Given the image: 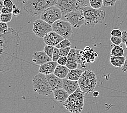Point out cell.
<instances>
[{
	"label": "cell",
	"instance_id": "6da1fadb",
	"mask_svg": "<svg viewBox=\"0 0 127 113\" xmlns=\"http://www.w3.org/2000/svg\"><path fill=\"white\" fill-rule=\"evenodd\" d=\"M18 32L9 27L7 33H0V72L9 70L18 58L20 44Z\"/></svg>",
	"mask_w": 127,
	"mask_h": 113
},
{
	"label": "cell",
	"instance_id": "7a4b0ae2",
	"mask_svg": "<svg viewBox=\"0 0 127 113\" xmlns=\"http://www.w3.org/2000/svg\"><path fill=\"white\" fill-rule=\"evenodd\" d=\"M58 0H27L23 2L24 10L32 16H37L46 9L56 5Z\"/></svg>",
	"mask_w": 127,
	"mask_h": 113
},
{
	"label": "cell",
	"instance_id": "3957f363",
	"mask_svg": "<svg viewBox=\"0 0 127 113\" xmlns=\"http://www.w3.org/2000/svg\"><path fill=\"white\" fill-rule=\"evenodd\" d=\"M85 95L79 87L73 93L69 95L67 99L63 103V105L69 112L79 113L83 110Z\"/></svg>",
	"mask_w": 127,
	"mask_h": 113
},
{
	"label": "cell",
	"instance_id": "277c9868",
	"mask_svg": "<svg viewBox=\"0 0 127 113\" xmlns=\"http://www.w3.org/2000/svg\"><path fill=\"white\" fill-rule=\"evenodd\" d=\"M85 22L89 27H94L96 25L102 24L104 21L106 13L101 9H94L90 6L83 8Z\"/></svg>",
	"mask_w": 127,
	"mask_h": 113
},
{
	"label": "cell",
	"instance_id": "5b68a950",
	"mask_svg": "<svg viewBox=\"0 0 127 113\" xmlns=\"http://www.w3.org/2000/svg\"><path fill=\"white\" fill-rule=\"evenodd\" d=\"M79 88L85 95L94 91L97 84L96 75L91 70L83 71L81 77L78 80Z\"/></svg>",
	"mask_w": 127,
	"mask_h": 113
},
{
	"label": "cell",
	"instance_id": "8992f818",
	"mask_svg": "<svg viewBox=\"0 0 127 113\" xmlns=\"http://www.w3.org/2000/svg\"><path fill=\"white\" fill-rule=\"evenodd\" d=\"M32 82L34 91L40 95L46 96L53 92L44 74L39 72L33 77Z\"/></svg>",
	"mask_w": 127,
	"mask_h": 113
},
{
	"label": "cell",
	"instance_id": "52a82bcc",
	"mask_svg": "<svg viewBox=\"0 0 127 113\" xmlns=\"http://www.w3.org/2000/svg\"><path fill=\"white\" fill-rule=\"evenodd\" d=\"M53 31L59 34L65 39H68L73 33L72 25L68 21L58 20L52 25Z\"/></svg>",
	"mask_w": 127,
	"mask_h": 113
},
{
	"label": "cell",
	"instance_id": "ba28073f",
	"mask_svg": "<svg viewBox=\"0 0 127 113\" xmlns=\"http://www.w3.org/2000/svg\"><path fill=\"white\" fill-rule=\"evenodd\" d=\"M68 22L70 23L72 27L78 29L85 24V20L82 8L71 11L64 16Z\"/></svg>",
	"mask_w": 127,
	"mask_h": 113
},
{
	"label": "cell",
	"instance_id": "9c48e42d",
	"mask_svg": "<svg viewBox=\"0 0 127 113\" xmlns=\"http://www.w3.org/2000/svg\"><path fill=\"white\" fill-rule=\"evenodd\" d=\"M62 16V11L56 5L46 9L40 15L41 19L45 20L50 25H52L54 22L61 19Z\"/></svg>",
	"mask_w": 127,
	"mask_h": 113
},
{
	"label": "cell",
	"instance_id": "30bf717a",
	"mask_svg": "<svg viewBox=\"0 0 127 113\" xmlns=\"http://www.w3.org/2000/svg\"><path fill=\"white\" fill-rule=\"evenodd\" d=\"M52 31H53L52 25L41 19L36 20L33 23V32L39 38H43L46 34Z\"/></svg>",
	"mask_w": 127,
	"mask_h": 113
},
{
	"label": "cell",
	"instance_id": "8fae6325",
	"mask_svg": "<svg viewBox=\"0 0 127 113\" xmlns=\"http://www.w3.org/2000/svg\"><path fill=\"white\" fill-rule=\"evenodd\" d=\"M56 6L60 9L64 16L71 11L82 8L77 0H58Z\"/></svg>",
	"mask_w": 127,
	"mask_h": 113
},
{
	"label": "cell",
	"instance_id": "7c38bea8",
	"mask_svg": "<svg viewBox=\"0 0 127 113\" xmlns=\"http://www.w3.org/2000/svg\"><path fill=\"white\" fill-rule=\"evenodd\" d=\"M64 39V38L53 31L49 32L43 38L44 41L46 45L54 46V47H56Z\"/></svg>",
	"mask_w": 127,
	"mask_h": 113
},
{
	"label": "cell",
	"instance_id": "4fadbf2b",
	"mask_svg": "<svg viewBox=\"0 0 127 113\" xmlns=\"http://www.w3.org/2000/svg\"><path fill=\"white\" fill-rule=\"evenodd\" d=\"M33 62L37 65H41L44 64L52 61V58L44 51H35L33 55Z\"/></svg>",
	"mask_w": 127,
	"mask_h": 113
},
{
	"label": "cell",
	"instance_id": "5bb4252c",
	"mask_svg": "<svg viewBox=\"0 0 127 113\" xmlns=\"http://www.w3.org/2000/svg\"><path fill=\"white\" fill-rule=\"evenodd\" d=\"M46 77L53 91L56 89L63 88V79L56 76L54 73L46 75Z\"/></svg>",
	"mask_w": 127,
	"mask_h": 113
},
{
	"label": "cell",
	"instance_id": "9a60e30c",
	"mask_svg": "<svg viewBox=\"0 0 127 113\" xmlns=\"http://www.w3.org/2000/svg\"><path fill=\"white\" fill-rule=\"evenodd\" d=\"M63 88L67 91L69 95H71L79 88V85L77 80H72L67 78H64Z\"/></svg>",
	"mask_w": 127,
	"mask_h": 113
},
{
	"label": "cell",
	"instance_id": "2e32d148",
	"mask_svg": "<svg viewBox=\"0 0 127 113\" xmlns=\"http://www.w3.org/2000/svg\"><path fill=\"white\" fill-rule=\"evenodd\" d=\"M83 56L84 57L87 63H94L98 57V54L94 50V49L89 46H86L83 51Z\"/></svg>",
	"mask_w": 127,
	"mask_h": 113
},
{
	"label": "cell",
	"instance_id": "e0dca14e",
	"mask_svg": "<svg viewBox=\"0 0 127 113\" xmlns=\"http://www.w3.org/2000/svg\"><path fill=\"white\" fill-rule=\"evenodd\" d=\"M57 65L58 63L57 62H53L52 60L50 61L40 65L39 71L45 75L53 74Z\"/></svg>",
	"mask_w": 127,
	"mask_h": 113
},
{
	"label": "cell",
	"instance_id": "ac0fdd59",
	"mask_svg": "<svg viewBox=\"0 0 127 113\" xmlns=\"http://www.w3.org/2000/svg\"><path fill=\"white\" fill-rule=\"evenodd\" d=\"M55 100L60 102H64L69 96V94L63 88L53 90Z\"/></svg>",
	"mask_w": 127,
	"mask_h": 113
},
{
	"label": "cell",
	"instance_id": "d6986e66",
	"mask_svg": "<svg viewBox=\"0 0 127 113\" xmlns=\"http://www.w3.org/2000/svg\"><path fill=\"white\" fill-rule=\"evenodd\" d=\"M70 69L66 65H62L58 64L54 71V74L56 76L62 79L65 78L67 76Z\"/></svg>",
	"mask_w": 127,
	"mask_h": 113
},
{
	"label": "cell",
	"instance_id": "ffe728a7",
	"mask_svg": "<svg viewBox=\"0 0 127 113\" xmlns=\"http://www.w3.org/2000/svg\"><path fill=\"white\" fill-rule=\"evenodd\" d=\"M83 70L81 69H76L70 70L66 76V78L72 80H78L83 74Z\"/></svg>",
	"mask_w": 127,
	"mask_h": 113
},
{
	"label": "cell",
	"instance_id": "44dd1931",
	"mask_svg": "<svg viewBox=\"0 0 127 113\" xmlns=\"http://www.w3.org/2000/svg\"><path fill=\"white\" fill-rule=\"evenodd\" d=\"M125 57H117L114 56H111L110 58V62L114 67L119 68H122L125 63Z\"/></svg>",
	"mask_w": 127,
	"mask_h": 113
},
{
	"label": "cell",
	"instance_id": "7402d4cb",
	"mask_svg": "<svg viewBox=\"0 0 127 113\" xmlns=\"http://www.w3.org/2000/svg\"><path fill=\"white\" fill-rule=\"evenodd\" d=\"M111 47L112 49L110 51L111 55L117 57L123 56L125 51H124V50L122 46L112 44L111 45Z\"/></svg>",
	"mask_w": 127,
	"mask_h": 113
},
{
	"label": "cell",
	"instance_id": "603a6c76",
	"mask_svg": "<svg viewBox=\"0 0 127 113\" xmlns=\"http://www.w3.org/2000/svg\"><path fill=\"white\" fill-rule=\"evenodd\" d=\"M76 62L78 64L81 65V67L85 68L86 63H87L84 57L83 56V51L81 50H77V57Z\"/></svg>",
	"mask_w": 127,
	"mask_h": 113
},
{
	"label": "cell",
	"instance_id": "cb8c5ba5",
	"mask_svg": "<svg viewBox=\"0 0 127 113\" xmlns=\"http://www.w3.org/2000/svg\"><path fill=\"white\" fill-rule=\"evenodd\" d=\"M90 6L94 9H100L103 5V0H90Z\"/></svg>",
	"mask_w": 127,
	"mask_h": 113
},
{
	"label": "cell",
	"instance_id": "d4e9b609",
	"mask_svg": "<svg viewBox=\"0 0 127 113\" xmlns=\"http://www.w3.org/2000/svg\"><path fill=\"white\" fill-rule=\"evenodd\" d=\"M72 45L71 42H70V40L68 39H64L62 41L59 42L58 44L56 47L60 49V48H63L67 47H70Z\"/></svg>",
	"mask_w": 127,
	"mask_h": 113
},
{
	"label": "cell",
	"instance_id": "484cf974",
	"mask_svg": "<svg viewBox=\"0 0 127 113\" xmlns=\"http://www.w3.org/2000/svg\"><path fill=\"white\" fill-rule=\"evenodd\" d=\"M13 18V14L11 13H8V14H4L2 13L1 14V21L8 23L10 22Z\"/></svg>",
	"mask_w": 127,
	"mask_h": 113
},
{
	"label": "cell",
	"instance_id": "4316f807",
	"mask_svg": "<svg viewBox=\"0 0 127 113\" xmlns=\"http://www.w3.org/2000/svg\"><path fill=\"white\" fill-rule=\"evenodd\" d=\"M66 66L70 69V70H73L77 69L78 66V63L76 61L68 60H67V63H66Z\"/></svg>",
	"mask_w": 127,
	"mask_h": 113
},
{
	"label": "cell",
	"instance_id": "83f0119b",
	"mask_svg": "<svg viewBox=\"0 0 127 113\" xmlns=\"http://www.w3.org/2000/svg\"><path fill=\"white\" fill-rule=\"evenodd\" d=\"M54 48H55L54 46L46 45L45 46L44 51V52H45V53L48 55L49 57H50V58H52V57L53 52Z\"/></svg>",
	"mask_w": 127,
	"mask_h": 113
},
{
	"label": "cell",
	"instance_id": "f1b7e54d",
	"mask_svg": "<svg viewBox=\"0 0 127 113\" xmlns=\"http://www.w3.org/2000/svg\"><path fill=\"white\" fill-rule=\"evenodd\" d=\"M60 57H61V56H60L59 49L55 47L53 52L52 57V60L53 62H57V60H58Z\"/></svg>",
	"mask_w": 127,
	"mask_h": 113
},
{
	"label": "cell",
	"instance_id": "f546056e",
	"mask_svg": "<svg viewBox=\"0 0 127 113\" xmlns=\"http://www.w3.org/2000/svg\"><path fill=\"white\" fill-rule=\"evenodd\" d=\"M110 41L112 44L116 45H120L122 43V40L121 37L111 36L110 38Z\"/></svg>",
	"mask_w": 127,
	"mask_h": 113
},
{
	"label": "cell",
	"instance_id": "4dcf8cb0",
	"mask_svg": "<svg viewBox=\"0 0 127 113\" xmlns=\"http://www.w3.org/2000/svg\"><path fill=\"white\" fill-rule=\"evenodd\" d=\"M67 58L68 60H74L76 62V57H77V50L74 48H71L70 51V53L68 54Z\"/></svg>",
	"mask_w": 127,
	"mask_h": 113
},
{
	"label": "cell",
	"instance_id": "1f68e13d",
	"mask_svg": "<svg viewBox=\"0 0 127 113\" xmlns=\"http://www.w3.org/2000/svg\"><path fill=\"white\" fill-rule=\"evenodd\" d=\"M8 27L7 23L3 22H0V33L3 34L7 33L8 31Z\"/></svg>",
	"mask_w": 127,
	"mask_h": 113
},
{
	"label": "cell",
	"instance_id": "d6a6232c",
	"mask_svg": "<svg viewBox=\"0 0 127 113\" xmlns=\"http://www.w3.org/2000/svg\"><path fill=\"white\" fill-rule=\"evenodd\" d=\"M117 0H103V6L106 7H112L116 3Z\"/></svg>",
	"mask_w": 127,
	"mask_h": 113
},
{
	"label": "cell",
	"instance_id": "836d02e7",
	"mask_svg": "<svg viewBox=\"0 0 127 113\" xmlns=\"http://www.w3.org/2000/svg\"><path fill=\"white\" fill-rule=\"evenodd\" d=\"M71 49V48L70 46V47L59 49L60 56H67L69 53H70Z\"/></svg>",
	"mask_w": 127,
	"mask_h": 113
},
{
	"label": "cell",
	"instance_id": "e575fe53",
	"mask_svg": "<svg viewBox=\"0 0 127 113\" xmlns=\"http://www.w3.org/2000/svg\"><path fill=\"white\" fill-rule=\"evenodd\" d=\"M68 60V58L67 56H61L58 60H57L58 64L62 65H66V63Z\"/></svg>",
	"mask_w": 127,
	"mask_h": 113
},
{
	"label": "cell",
	"instance_id": "d590c367",
	"mask_svg": "<svg viewBox=\"0 0 127 113\" xmlns=\"http://www.w3.org/2000/svg\"><path fill=\"white\" fill-rule=\"evenodd\" d=\"M77 1L82 8L90 6V3H89L90 0H77Z\"/></svg>",
	"mask_w": 127,
	"mask_h": 113
},
{
	"label": "cell",
	"instance_id": "8d00e7d4",
	"mask_svg": "<svg viewBox=\"0 0 127 113\" xmlns=\"http://www.w3.org/2000/svg\"><path fill=\"white\" fill-rule=\"evenodd\" d=\"M122 32L119 29H114L111 32V36H115V37H121V35H122Z\"/></svg>",
	"mask_w": 127,
	"mask_h": 113
},
{
	"label": "cell",
	"instance_id": "74e56055",
	"mask_svg": "<svg viewBox=\"0 0 127 113\" xmlns=\"http://www.w3.org/2000/svg\"><path fill=\"white\" fill-rule=\"evenodd\" d=\"M4 6L9 8H13V5L15 4L13 0H4L3 1Z\"/></svg>",
	"mask_w": 127,
	"mask_h": 113
},
{
	"label": "cell",
	"instance_id": "f35d334b",
	"mask_svg": "<svg viewBox=\"0 0 127 113\" xmlns=\"http://www.w3.org/2000/svg\"><path fill=\"white\" fill-rule=\"evenodd\" d=\"M13 8H9V7H4L2 9L1 13H4V14H8V13H11L13 12Z\"/></svg>",
	"mask_w": 127,
	"mask_h": 113
},
{
	"label": "cell",
	"instance_id": "ab89813d",
	"mask_svg": "<svg viewBox=\"0 0 127 113\" xmlns=\"http://www.w3.org/2000/svg\"><path fill=\"white\" fill-rule=\"evenodd\" d=\"M121 38L122 40V42L125 44V43L127 41V31H123L121 35Z\"/></svg>",
	"mask_w": 127,
	"mask_h": 113
},
{
	"label": "cell",
	"instance_id": "60d3db41",
	"mask_svg": "<svg viewBox=\"0 0 127 113\" xmlns=\"http://www.w3.org/2000/svg\"><path fill=\"white\" fill-rule=\"evenodd\" d=\"M20 13H21V10H20V9L18 8H16L13 10L12 14L15 17L18 16L20 14Z\"/></svg>",
	"mask_w": 127,
	"mask_h": 113
},
{
	"label": "cell",
	"instance_id": "b9f144b4",
	"mask_svg": "<svg viewBox=\"0 0 127 113\" xmlns=\"http://www.w3.org/2000/svg\"><path fill=\"white\" fill-rule=\"evenodd\" d=\"M122 71L124 72H127V55L125 57V63H124L123 65L122 66Z\"/></svg>",
	"mask_w": 127,
	"mask_h": 113
},
{
	"label": "cell",
	"instance_id": "7bdbcfd3",
	"mask_svg": "<svg viewBox=\"0 0 127 113\" xmlns=\"http://www.w3.org/2000/svg\"><path fill=\"white\" fill-rule=\"evenodd\" d=\"M4 7V3L2 0H0V12H1L2 9Z\"/></svg>",
	"mask_w": 127,
	"mask_h": 113
},
{
	"label": "cell",
	"instance_id": "ee69618b",
	"mask_svg": "<svg viewBox=\"0 0 127 113\" xmlns=\"http://www.w3.org/2000/svg\"><path fill=\"white\" fill-rule=\"evenodd\" d=\"M99 95V92L98 91H94L93 92V96L94 97H98V96Z\"/></svg>",
	"mask_w": 127,
	"mask_h": 113
},
{
	"label": "cell",
	"instance_id": "f6af8a7d",
	"mask_svg": "<svg viewBox=\"0 0 127 113\" xmlns=\"http://www.w3.org/2000/svg\"><path fill=\"white\" fill-rule=\"evenodd\" d=\"M18 8V7H17V5H16V4H14V5H13V9H15V8Z\"/></svg>",
	"mask_w": 127,
	"mask_h": 113
},
{
	"label": "cell",
	"instance_id": "bcb514c9",
	"mask_svg": "<svg viewBox=\"0 0 127 113\" xmlns=\"http://www.w3.org/2000/svg\"><path fill=\"white\" fill-rule=\"evenodd\" d=\"M27 1V0H18V2H24V1Z\"/></svg>",
	"mask_w": 127,
	"mask_h": 113
},
{
	"label": "cell",
	"instance_id": "7dc6e473",
	"mask_svg": "<svg viewBox=\"0 0 127 113\" xmlns=\"http://www.w3.org/2000/svg\"><path fill=\"white\" fill-rule=\"evenodd\" d=\"M125 44L126 45V49L127 50V41L125 43Z\"/></svg>",
	"mask_w": 127,
	"mask_h": 113
},
{
	"label": "cell",
	"instance_id": "c3c4849f",
	"mask_svg": "<svg viewBox=\"0 0 127 113\" xmlns=\"http://www.w3.org/2000/svg\"><path fill=\"white\" fill-rule=\"evenodd\" d=\"M0 22H1V14H0Z\"/></svg>",
	"mask_w": 127,
	"mask_h": 113
}]
</instances>
